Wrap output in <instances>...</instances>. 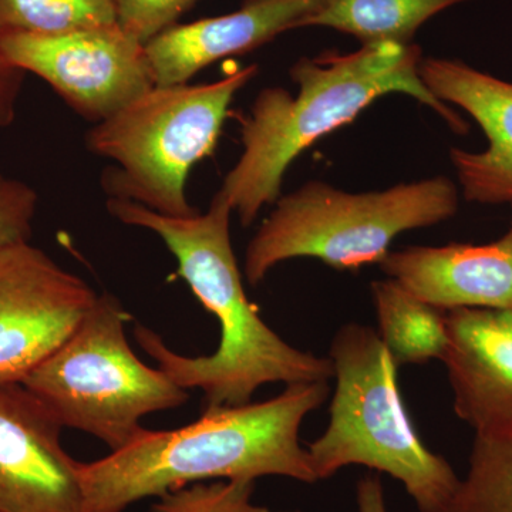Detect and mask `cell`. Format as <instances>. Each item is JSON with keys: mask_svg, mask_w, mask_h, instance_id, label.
I'll return each instance as SVG.
<instances>
[{"mask_svg": "<svg viewBox=\"0 0 512 512\" xmlns=\"http://www.w3.org/2000/svg\"><path fill=\"white\" fill-rule=\"evenodd\" d=\"M256 73L251 64L218 82L154 86L93 124L87 150L116 163L101 175L104 192L168 217L197 214L185 194L188 174L214 153L232 101Z\"/></svg>", "mask_w": 512, "mask_h": 512, "instance_id": "cell-5", "label": "cell"}, {"mask_svg": "<svg viewBox=\"0 0 512 512\" xmlns=\"http://www.w3.org/2000/svg\"><path fill=\"white\" fill-rule=\"evenodd\" d=\"M63 429L25 384L0 380V512H87Z\"/></svg>", "mask_w": 512, "mask_h": 512, "instance_id": "cell-10", "label": "cell"}, {"mask_svg": "<svg viewBox=\"0 0 512 512\" xmlns=\"http://www.w3.org/2000/svg\"><path fill=\"white\" fill-rule=\"evenodd\" d=\"M419 73L436 99L466 111L487 137L488 146L480 153L451 148L464 198L512 207V83L440 57H423Z\"/></svg>", "mask_w": 512, "mask_h": 512, "instance_id": "cell-11", "label": "cell"}, {"mask_svg": "<svg viewBox=\"0 0 512 512\" xmlns=\"http://www.w3.org/2000/svg\"><path fill=\"white\" fill-rule=\"evenodd\" d=\"M468 0H323L305 28H330L363 45H412L427 20Z\"/></svg>", "mask_w": 512, "mask_h": 512, "instance_id": "cell-16", "label": "cell"}, {"mask_svg": "<svg viewBox=\"0 0 512 512\" xmlns=\"http://www.w3.org/2000/svg\"><path fill=\"white\" fill-rule=\"evenodd\" d=\"M131 315L104 293L62 345L22 383L63 427L92 434L111 451L143 430L147 414L183 406L190 394L141 362L126 338Z\"/></svg>", "mask_w": 512, "mask_h": 512, "instance_id": "cell-7", "label": "cell"}, {"mask_svg": "<svg viewBox=\"0 0 512 512\" xmlns=\"http://www.w3.org/2000/svg\"><path fill=\"white\" fill-rule=\"evenodd\" d=\"M80 276L30 242L0 251V380L22 382L96 303Z\"/></svg>", "mask_w": 512, "mask_h": 512, "instance_id": "cell-9", "label": "cell"}, {"mask_svg": "<svg viewBox=\"0 0 512 512\" xmlns=\"http://www.w3.org/2000/svg\"><path fill=\"white\" fill-rule=\"evenodd\" d=\"M379 336L397 366L426 365L446 356V311L430 305L396 279L372 284Z\"/></svg>", "mask_w": 512, "mask_h": 512, "instance_id": "cell-15", "label": "cell"}, {"mask_svg": "<svg viewBox=\"0 0 512 512\" xmlns=\"http://www.w3.org/2000/svg\"><path fill=\"white\" fill-rule=\"evenodd\" d=\"M421 60L414 43L363 45L348 55L326 52L299 59L289 72L299 87L296 96L282 87L261 90L241 121L244 150L218 191L241 224L248 227L265 205L281 198L286 171L303 151L386 94L412 96L456 133L466 134L463 117L424 86Z\"/></svg>", "mask_w": 512, "mask_h": 512, "instance_id": "cell-3", "label": "cell"}, {"mask_svg": "<svg viewBox=\"0 0 512 512\" xmlns=\"http://www.w3.org/2000/svg\"><path fill=\"white\" fill-rule=\"evenodd\" d=\"M380 268L443 311L512 309V220L490 244L407 247L390 251Z\"/></svg>", "mask_w": 512, "mask_h": 512, "instance_id": "cell-14", "label": "cell"}, {"mask_svg": "<svg viewBox=\"0 0 512 512\" xmlns=\"http://www.w3.org/2000/svg\"><path fill=\"white\" fill-rule=\"evenodd\" d=\"M329 396L328 382L289 384L266 402L217 407L175 430H146L109 456L80 463L87 512H123L144 498L210 480L318 481L299 430Z\"/></svg>", "mask_w": 512, "mask_h": 512, "instance_id": "cell-2", "label": "cell"}, {"mask_svg": "<svg viewBox=\"0 0 512 512\" xmlns=\"http://www.w3.org/2000/svg\"><path fill=\"white\" fill-rule=\"evenodd\" d=\"M454 412L476 436L512 439V309L446 311Z\"/></svg>", "mask_w": 512, "mask_h": 512, "instance_id": "cell-12", "label": "cell"}, {"mask_svg": "<svg viewBox=\"0 0 512 512\" xmlns=\"http://www.w3.org/2000/svg\"><path fill=\"white\" fill-rule=\"evenodd\" d=\"M26 74L0 53V128L12 126L16 119Z\"/></svg>", "mask_w": 512, "mask_h": 512, "instance_id": "cell-22", "label": "cell"}, {"mask_svg": "<svg viewBox=\"0 0 512 512\" xmlns=\"http://www.w3.org/2000/svg\"><path fill=\"white\" fill-rule=\"evenodd\" d=\"M107 210L123 224L150 229L175 256L183 278L220 322L221 339L212 355L175 353L154 330L138 325L134 338L158 369L183 389H200L204 410L244 406L268 383L328 382L330 357L295 349L259 316L242 284L231 242L232 208L217 192L205 214L168 217L127 200L109 198Z\"/></svg>", "mask_w": 512, "mask_h": 512, "instance_id": "cell-1", "label": "cell"}, {"mask_svg": "<svg viewBox=\"0 0 512 512\" xmlns=\"http://www.w3.org/2000/svg\"><path fill=\"white\" fill-rule=\"evenodd\" d=\"M10 63L45 80L64 103L97 124L156 86L146 45L119 23L60 35H0Z\"/></svg>", "mask_w": 512, "mask_h": 512, "instance_id": "cell-8", "label": "cell"}, {"mask_svg": "<svg viewBox=\"0 0 512 512\" xmlns=\"http://www.w3.org/2000/svg\"><path fill=\"white\" fill-rule=\"evenodd\" d=\"M37 192L0 171V251L30 242L36 217Z\"/></svg>", "mask_w": 512, "mask_h": 512, "instance_id": "cell-21", "label": "cell"}, {"mask_svg": "<svg viewBox=\"0 0 512 512\" xmlns=\"http://www.w3.org/2000/svg\"><path fill=\"white\" fill-rule=\"evenodd\" d=\"M116 23L113 0H0V35H60Z\"/></svg>", "mask_w": 512, "mask_h": 512, "instance_id": "cell-17", "label": "cell"}, {"mask_svg": "<svg viewBox=\"0 0 512 512\" xmlns=\"http://www.w3.org/2000/svg\"><path fill=\"white\" fill-rule=\"evenodd\" d=\"M356 501L359 512H389L380 476L367 474L360 478L356 487Z\"/></svg>", "mask_w": 512, "mask_h": 512, "instance_id": "cell-23", "label": "cell"}, {"mask_svg": "<svg viewBox=\"0 0 512 512\" xmlns=\"http://www.w3.org/2000/svg\"><path fill=\"white\" fill-rule=\"evenodd\" d=\"M117 23L124 32L147 45L173 26L200 0H113Z\"/></svg>", "mask_w": 512, "mask_h": 512, "instance_id": "cell-20", "label": "cell"}, {"mask_svg": "<svg viewBox=\"0 0 512 512\" xmlns=\"http://www.w3.org/2000/svg\"><path fill=\"white\" fill-rule=\"evenodd\" d=\"M255 481L194 483L160 495L150 512H298L274 511L254 503Z\"/></svg>", "mask_w": 512, "mask_h": 512, "instance_id": "cell-19", "label": "cell"}, {"mask_svg": "<svg viewBox=\"0 0 512 512\" xmlns=\"http://www.w3.org/2000/svg\"><path fill=\"white\" fill-rule=\"evenodd\" d=\"M446 512H512V439L476 436Z\"/></svg>", "mask_w": 512, "mask_h": 512, "instance_id": "cell-18", "label": "cell"}, {"mask_svg": "<svg viewBox=\"0 0 512 512\" xmlns=\"http://www.w3.org/2000/svg\"><path fill=\"white\" fill-rule=\"evenodd\" d=\"M323 0H244L227 15L178 23L146 45L156 86L184 84L212 63L305 28Z\"/></svg>", "mask_w": 512, "mask_h": 512, "instance_id": "cell-13", "label": "cell"}, {"mask_svg": "<svg viewBox=\"0 0 512 512\" xmlns=\"http://www.w3.org/2000/svg\"><path fill=\"white\" fill-rule=\"evenodd\" d=\"M457 211L458 190L447 177L360 194L309 181L275 202L248 244L245 276L256 286L276 265L303 256L340 271L380 264L402 232L440 224Z\"/></svg>", "mask_w": 512, "mask_h": 512, "instance_id": "cell-6", "label": "cell"}, {"mask_svg": "<svg viewBox=\"0 0 512 512\" xmlns=\"http://www.w3.org/2000/svg\"><path fill=\"white\" fill-rule=\"evenodd\" d=\"M336 390L329 424L308 447L318 481L363 466L400 481L420 512H446L460 478L414 429L400 393L399 366L369 326L348 323L330 345Z\"/></svg>", "mask_w": 512, "mask_h": 512, "instance_id": "cell-4", "label": "cell"}]
</instances>
